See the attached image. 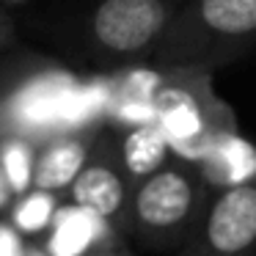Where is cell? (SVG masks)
I'll return each instance as SVG.
<instances>
[{"instance_id": "obj_1", "label": "cell", "mask_w": 256, "mask_h": 256, "mask_svg": "<svg viewBox=\"0 0 256 256\" xmlns=\"http://www.w3.org/2000/svg\"><path fill=\"white\" fill-rule=\"evenodd\" d=\"M78 83V74L42 58L0 69V135H22L42 144L64 132V116Z\"/></svg>"}, {"instance_id": "obj_2", "label": "cell", "mask_w": 256, "mask_h": 256, "mask_svg": "<svg viewBox=\"0 0 256 256\" xmlns=\"http://www.w3.org/2000/svg\"><path fill=\"white\" fill-rule=\"evenodd\" d=\"M201 212V179L184 162H166L132 188L127 226L140 242L166 248L184 240Z\"/></svg>"}, {"instance_id": "obj_3", "label": "cell", "mask_w": 256, "mask_h": 256, "mask_svg": "<svg viewBox=\"0 0 256 256\" xmlns=\"http://www.w3.org/2000/svg\"><path fill=\"white\" fill-rule=\"evenodd\" d=\"M174 17V0H100L86 20L88 44L108 58H132L157 47Z\"/></svg>"}, {"instance_id": "obj_4", "label": "cell", "mask_w": 256, "mask_h": 256, "mask_svg": "<svg viewBox=\"0 0 256 256\" xmlns=\"http://www.w3.org/2000/svg\"><path fill=\"white\" fill-rule=\"evenodd\" d=\"M256 36V0H196L174 12L157 50L166 61H179L206 42H240Z\"/></svg>"}, {"instance_id": "obj_5", "label": "cell", "mask_w": 256, "mask_h": 256, "mask_svg": "<svg viewBox=\"0 0 256 256\" xmlns=\"http://www.w3.org/2000/svg\"><path fill=\"white\" fill-rule=\"evenodd\" d=\"M190 234L188 256H245L256 250V182L226 188Z\"/></svg>"}, {"instance_id": "obj_6", "label": "cell", "mask_w": 256, "mask_h": 256, "mask_svg": "<svg viewBox=\"0 0 256 256\" xmlns=\"http://www.w3.org/2000/svg\"><path fill=\"white\" fill-rule=\"evenodd\" d=\"M132 188L135 184L130 182L118 160V152L110 146V140L94 138L88 160L74 176V182L69 184L66 196L72 204L91 210L94 215L105 218L110 226H127Z\"/></svg>"}, {"instance_id": "obj_7", "label": "cell", "mask_w": 256, "mask_h": 256, "mask_svg": "<svg viewBox=\"0 0 256 256\" xmlns=\"http://www.w3.org/2000/svg\"><path fill=\"white\" fill-rule=\"evenodd\" d=\"M94 146V132H58L42 140L36 152L34 188L66 193Z\"/></svg>"}, {"instance_id": "obj_8", "label": "cell", "mask_w": 256, "mask_h": 256, "mask_svg": "<svg viewBox=\"0 0 256 256\" xmlns=\"http://www.w3.org/2000/svg\"><path fill=\"white\" fill-rule=\"evenodd\" d=\"M113 226L78 204H61L47 228V256H88L108 242Z\"/></svg>"}, {"instance_id": "obj_9", "label": "cell", "mask_w": 256, "mask_h": 256, "mask_svg": "<svg viewBox=\"0 0 256 256\" xmlns=\"http://www.w3.org/2000/svg\"><path fill=\"white\" fill-rule=\"evenodd\" d=\"M154 122L166 132L171 149L182 152L184 160H188V154H193V144L204 138V113H201L196 96L179 86L166 83L157 88Z\"/></svg>"}, {"instance_id": "obj_10", "label": "cell", "mask_w": 256, "mask_h": 256, "mask_svg": "<svg viewBox=\"0 0 256 256\" xmlns=\"http://www.w3.org/2000/svg\"><path fill=\"white\" fill-rule=\"evenodd\" d=\"M171 157V144L157 122H144L124 130L122 146H118V160L127 171L130 182L138 184L157 168H162Z\"/></svg>"}, {"instance_id": "obj_11", "label": "cell", "mask_w": 256, "mask_h": 256, "mask_svg": "<svg viewBox=\"0 0 256 256\" xmlns=\"http://www.w3.org/2000/svg\"><path fill=\"white\" fill-rule=\"evenodd\" d=\"M58 206H61V193L44 188H30L25 193L14 196L12 206H8V220L22 234H42L50 228Z\"/></svg>"}, {"instance_id": "obj_12", "label": "cell", "mask_w": 256, "mask_h": 256, "mask_svg": "<svg viewBox=\"0 0 256 256\" xmlns=\"http://www.w3.org/2000/svg\"><path fill=\"white\" fill-rule=\"evenodd\" d=\"M39 144L22 135H0V168L14 196L34 188V168Z\"/></svg>"}, {"instance_id": "obj_13", "label": "cell", "mask_w": 256, "mask_h": 256, "mask_svg": "<svg viewBox=\"0 0 256 256\" xmlns=\"http://www.w3.org/2000/svg\"><path fill=\"white\" fill-rule=\"evenodd\" d=\"M25 234L14 226L12 220H0V256H25L28 245H25Z\"/></svg>"}, {"instance_id": "obj_14", "label": "cell", "mask_w": 256, "mask_h": 256, "mask_svg": "<svg viewBox=\"0 0 256 256\" xmlns=\"http://www.w3.org/2000/svg\"><path fill=\"white\" fill-rule=\"evenodd\" d=\"M12 201H14V193H12V188H8L6 176H3V168H0V212L8 210Z\"/></svg>"}, {"instance_id": "obj_15", "label": "cell", "mask_w": 256, "mask_h": 256, "mask_svg": "<svg viewBox=\"0 0 256 256\" xmlns=\"http://www.w3.org/2000/svg\"><path fill=\"white\" fill-rule=\"evenodd\" d=\"M8 42H12V22H8L6 14L0 12V50L8 47Z\"/></svg>"}, {"instance_id": "obj_16", "label": "cell", "mask_w": 256, "mask_h": 256, "mask_svg": "<svg viewBox=\"0 0 256 256\" xmlns=\"http://www.w3.org/2000/svg\"><path fill=\"white\" fill-rule=\"evenodd\" d=\"M25 256H47V250L44 248H28V254Z\"/></svg>"}, {"instance_id": "obj_17", "label": "cell", "mask_w": 256, "mask_h": 256, "mask_svg": "<svg viewBox=\"0 0 256 256\" xmlns=\"http://www.w3.org/2000/svg\"><path fill=\"white\" fill-rule=\"evenodd\" d=\"M3 3H8V6H14V3H22V0H3Z\"/></svg>"}]
</instances>
